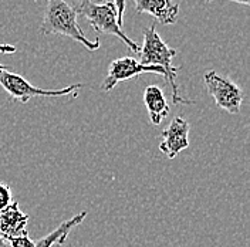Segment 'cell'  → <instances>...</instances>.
Returning a JSON list of instances; mask_svg holds the SVG:
<instances>
[{
  "instance_id": "obj_1",
  "label": "cell",
  "mask_w": 250,
  "mask_h": 247,
  "mask_svg": "<svg viewBox=\"0 0 250 247\" xmlns=\"http://www.w3.org/2000/svg\"><path fill=\"white\" fill-rule=\"evenodd\" d=\"M140 64L148 67H159L165 71V81L169 84L172 90V103L175 105L179 104H193L192 100L184 98L179 93V87L176 84V76L181 67H173L172 60L176 56V50L169 47L158 34L155 23L144 30V44L141 46Z\"/></svg>"
},
{
  "instance_id": "obj_2",
  "label": "cell",
  "mask_w": 250,
  "mask_h": 247,
  "mask_svg": "<svg viewBox=\"0 0 250 247\" xmlns=\"http://www.w3.org/2000/svg\"><path fill=\"white\" fill-rule=\"evenodd\" d=\"M44 1H46L44 17L40 26L42 34L65 36L68 39H73L81 43L88 51H95L100 48L101 43L98 39L91 41L90 39H87L84 31L80 29L77 13L74 7L68 4L67 0H44Z\"/></svg>"
},
{
  "instance_id": "obj_3",
  "label": "cell",
  "mask_w": 250,
  "mask_h": 247,
  "mask_svg": "<svg viewBox=\"0 0 250 247\" xmlns=\"http://www.w3.org/2000/svg\"><path fill=\"white\" fill-rule=\"evenodd\" d=\"M74 10L77 16L84 17L94 30L104 34H112L124 41L132 53H138L141 46L131 40L123 29L118 26V15L114 3L111 1H94V0H77Z\"/></svg>"
},
{
  "instance_id": "obj_4",
  "label": "cell",
  "mask_w": 250,
  "mask_h": 247,
  "mask_svg": "<svg viewBox=\"0 0 250 247\" xmlns=\"http://www.w3.org/2000/svg\"><path fill=\"white\" fill-rule=\"evenodd\" d=\"M0 85L6 90V93L16 101L21 104H27L30 98L34 97H62V95H73L77 97L78 90L83 88V84H71L62 90H44L30 84L24 77L12 71L9 67L0 64Z\"/></svg>"
},
{
  "instance_id": "obj_5",
  "label": "cell",
  "mask_w": 250,
  "mask_h": 247,
  "mask_svg": "<svg viewBox=\"0 0 250 247\" xmlns=\"http://www.w3.org/2000/svg\"><path fill=\"white\" fill-rule=\"evenodd\" d=\"M203 82L209 95L215 100L216 105L229 114H239L245 98L242 88L228 77H223L213 70L203 76Z\"/></svg>"
},
{
  "instance_id": "obj_6",
  "label": "cell",
  "mask_w": 250,
  "mask_h": 247,
  "mask_svg": "<svg viewBox=\"0 0 250 247\" xmlns=\"http://www.w3.org/2000/svg\"><path fill=\"white\" fill-rule=\"evenodd\" d=\"M145 73H152L158 74L165 78V71L159 67H148V65H142L140 62H137L132 57H121V59H115L112 60L108 67V74L105 80L101 84V90L104 93H109L111 90H114L121 81H126L131 78L140 77Z\"/></svg>"
},
{
  "instance_id": "obj_7",
  "label": "cell",
  "mask_w": 250,
  "mask_h": 247,
  "mask_svg": "<svg viewBox=\"0 0 250 247\" xmlns=\"http://www.w3.org/2000/svg\"><path fill=\"white\" fill-rule=\"evenodd\" d=\"M189 129L190 125L184 117H175L169 125L162 131V142L159 151L168 159L176 158V155L189 148Z\"/></svg>"
},
{
  "instance_id": "obj_8",
  "label": "cell",
  "mask_w": 250,
  "mask_h": 247,
  "mask_svg": "<svg viewBox=\"0 0 250 247\" xmlns=\"http://www.w3.org/2000/svg\"><path fill=\"white\" fill-rule=\"evenodd\" d=\"M137 13L152 16L164 26L175 24L179 15V4L173 0H134Z\"/></svg>"
},
{
  "instance_id": "obj_9",
  "label": "cell",
  "mask_w": 250,
  "mask_h": 247,
  "mask_svg": "<svg viewBox=\"0 0 250 247\" xmlns=\"http://www.w3.org/2000/svg\"><path fill=\"white\" fill-rule=\"evenodd\" d=\"M144 104L149 114L151 124L159 125L168 115H169V103L167 101V97L158 85H148L144 90Z\"/></svg>"
},
{
  "instance_id": "obj_10",
  "label": "cell",
  "mask_w": 250,
  "mask_h": 247,
  "mask_svg": "<svg viewBox=\"0 0 250 247\" xmlns=\"http://www.w3.org/2000/svg\"><path fill=\"white\" fill-rule=\"evenodd\" d=\"M29 216L19 209V202H12L0 212V234L6 239L19 236L26 230Z\"/></svg>"
},
{
  "instance_id": "obj_11",
  "label": "cell",
  "mask_w": 250,
  "mask_h": 247,
  "mask_svg": "<svg viewBox=\"0 0 250 247\" xmlns=\"http://www.w3.org/2000/svg\"><path fill=\"white\" fill-rule=\"evenodd\" d=\"M85 216H87V210L78 213L76 216L70 217L68 220H64L56 230L48 233L47 236L42 237L40 240L34 242V247H53L54 245L62 246V245L67 242L68 234L71 233V230H73L74 227L80 226V225L83 223V220L85 219Z\"/></svg>"
},
{
  "instance_id": "obj_12",
  "label": "cell",
  "mask_w": 250,
  "mask_h": 247,
  "mask_svg": "<svg viewBox=\"0 0 250 247\" xmlns=\"http://www.w3.org/2000/svg\"><path fill=\"white\" fill-rule=\"evenodd\" d=\"M13 202V196H12V189L7 184L0 182V212L4 210L7 206H10Z\"/></svg>"
},
{
  "instance_id": "obj_13",
  "label": "cell",
  "mask_w": 250,
  "mask_h": 247,
  "mask_svg": "<svg viewBox=\"0 0 250 247\" xmlns=\"http://www.w3.org/2000/svg\"><path fill=\"white\" fill-rule=\"evenodd\" d=\"M7 242H9L10 247H34V242L29 237V233L26 230L19 236L7 239Z\"/></svg>"
},
{
  "instance_id": "obj_14",
  "label": "cell",
  "mask_w": 250,
  "mask_h": 247,
  "mask_svg": "<svg viewBox=\"0 0 250 247\" xmlns=\"http://www.w3.org/2000/svg\"><path fill=\"white\" fill-rule=\"evenodd\" d=\"M103 1H111L114 3L118 15V26L123 29L124 27V16H125V0H103Z\"/></svg>"
},
{
  "instance_id": "obj_15",
  "label": "cell",
  "mask_w": 250,
  "mask_h": 247,
  "mask_svg": "<svg viewBox=\"0 0 250 247\" xmlns=\"http://www.w3.org/2000/svg\"><path fill=\"white\" fill-rule=\"evenodd\" d=\"M16 50L17 48L12 44H1L0 43V53L1 54H13V53H16Z\"/></svg>"
},
{
  "instance_id": "obj_16",
  "label": "cell",
  "mask_w": 250,
  "mask_h": 247,
  "mask_svg": "<svg viewBox=\"0 0 250 247\" xmlns=\"http://www.w3.org/2000/svg\"><path fill=\"white\" fill-rule=\"evenodd\" d=\"M0 247H10L9 242H7V239H6V237H3L1 234H0Z\"/></svg>"
},
{
  "instance_id": "obj_17",
  "label": "cell",
  "mask_w": 250,
  "mask_h": 247,
  "mask_svg": "<svg viewBox=\"0 0 250 247\" xmlns=\"http://www.w3.org/2000/svg\"><path fill=\"white\" fill-rule=\"evenodd\" d=\"M212 1V0H210ZM234 3H237V4H243V6H250V0H232Z\"/></svg>"
},
{
  "instance_id": "obj_18",
  "label": "cell",
  "mask_w": 250,
  "mask_h": 247,
  "mask_svg": "<svg viewBox=\"0 0 250 247\" xmlns=\"http://www.w3.org/2000/svg\"><path fill=\"white\" fill-rule=\"evenodd\" d=\"M94 1H103V0H94Z\"/></svg>"
}]
</instances>
